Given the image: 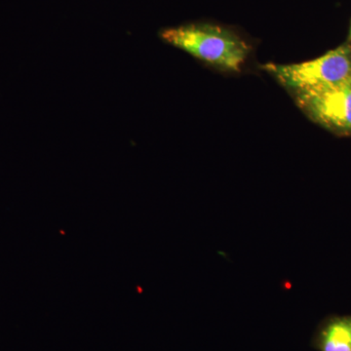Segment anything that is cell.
I'll use <instances>...</instances> for the list:
<instances>
[{
	"instance_id": "1",
	"label": "cell",
	"mask_w": 351,
	"mask_h": 351,
	"mask_svg": "<svg viewBox=\"0 0 351 351\" xmlns=\"http://www.w3.org/2000/svg\"><path fill=\"white\" fill-rule=\"evenodd\" d=\"M160 38L203 63L226 71H239L250 54V46L239 36L205 23L163 29Z\"/></svg>"
},
{
	"instance_id": "2",
	"label": "cell",
	"mask_w": 351,
	"mask_h": 351,
	"mask_svg": "<svg viewBox=\"0 0 351 351\" xmlns=\"http://www.w3.org/2000/svg\"><path fill=\"white\" fill-rule=\"evenodd\" d=\"M265 68L291 93L318 91L351 83V51L341 46L313 61Z\"/></svg>"
},
{
	"instance_id": "3",
	"label": "cell",
	"mask_w": 351,
	"mask_h": 351,
	"mask_svg": "<svg viewBox=\"0 0 351 351\" xmlns=\"http://www.w3.org/2000/svg\"><path fill=\"white\" fill-rule=\"evenodd\" d=\"M295 96L299 107L321 125L351 133V83Z\"/></svg>"
},
{
	"instance_id": "4",
	"label": "cell",
	"mask_w": 351,
	"mask_h": 351,
	"mask_svg": "<svg viewBox=\"0 0 351 351\" xmlns=\"http://www.w3.org/2000/svg\"><path fill=\"white\" fill-rule=\"evenodd\" d=\"M311 346L318 351H351V314H331L314 332Z\"/></svg>"
},
{
	"instance_id": "5",
	"label": "cell",
	"mask_w": 351,
	"mask_h": 351,
	"mask_svg": "<svg viewBox=\"0 0 351 351\" xmlns=\"http://www.w3.org/2000/svg\"><path fill=\"white\" fill-rule=\"evenodd\" d=\"M350 36H351V31H350Z\"/></svg>"
}]
</instances>
